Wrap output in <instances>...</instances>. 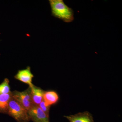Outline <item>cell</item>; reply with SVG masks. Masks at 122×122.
I'll return each instance as SVG.
<instances>
[{
  "instance_id": "7a4b0ae2",
  "label": "cell",
  "mask_w": 122,
  "mask_h": 122,
  "mask_svg": "<svg viewBox=\"0 0 122 122\" xmlns=\"http://www.w3.org/2000/svg\"><path fill=\"white\" fill-rule=\"evenodd\" d=\"M8 114L19 122H28L30 119L28 111L12 97L9 103Z\"/></svg>"
},
{
  "instance_id": "9c48e42d",
  "label": "cell",
  "mask_w": 122,
  "mask_h": 122,
  "mask_svg": "<svg viewBox=\"0 0 122 122\" xmlns=\"http://www.w3.org/2000/svg\"><path fill=\"white\" fill-rule=\"evenodd\" d=\"M58 95L55 92H45L43 96V100L48 106H50L51 105L55 104L58 101Z\"/></svg>"
},
{
  "instance_id": "3957f363",
  "label": "cell",
  "mask_w": 122,
  "mask_h": 122,
  "mask_svg": "<svg viewBox=\"0 0 122 122\" xmlns=\"http://www.w3.org/2000/svg\"><path fill=\"white\" fill-rule=\"evenodd\" d=\"M12 97L28 111L34 106L30 95V88L25 91L12 92Z\"/></svg>"
},
{
  "instance_id": "5b68a950",
  "label": "cell",
  "mask_w": 122,
  "mask_h": 122,
  "mask_svg": "<svg viewBox=\"0 0 122 122\" xmlns=\"http://www.w3.org/2000/svg\"><path fill=\"white\" fill-rule=\"evenodd\" d=\"M34 77L33 74L31 72L30 67L28 66L25 69L18 71L14 78L17 80L28 84L30 87L33 85L32 81Z\"/></svg>"
},
{
  "instance_id": "8fae6325",
  "label": "cell",
  "mask_w": 122,
  "mask_h": 122,
  "mask_svg": "<svg viewBox=\"0 0 122 122\" xmlns=\"http://www.w3.org/2000/svg\"><path fill=\"white\" fill-rule=\"evenodd\" d=\"M41 109L46 115L49 117L50 106H48L46 104L45 102L43 100L38 106Z\"/></svg>"
},
{
  "instance_id": "277c9868",
  "label": "cell",
  "mask_w": 122,
  "mask_h": 122,
  "mask_svg": "<svg viewBox=\"0 0 122 122\" xmlns=\"http://www.w3.org/2000/svg\"><path fill=\"white\" fill-rule=\"evenodd\" d=\"M28 114L34 122H49V117L38 106H34L28 111Z\"/></svg>"
},
{
  "instance_id": "52a82bcc",
  "label": "cell",
  "mask_w": 122,
  "mask_h": 122,
  "mask_svg": "<svg viewBox=\"0 0 122 122\" xmlns=\"http://www.w3.org/2000/svg\"><path fill=\"white\" fill-rule=\"evenodd\" d=\"M30 89L31 99L34 105L38 106L43 100V96L45 92L39 87L33 85L29 87Z\"/></svg>"
},
{
  "instance_id": "8992f818",
  "label": "cell",
  "mask_w": 122,
  "mask_h": 122,
  "mask_svg": "<svg viewBox=\"0 0 122 122\" xmlns=\"http://www.w3.org/2000/svg\"><path fill=\"white\" fill-rule=\"evenodd\" d=\"M64 117L70 122H94L92 115L88 112Z\"/></svg>"
},
{
  "instance_id": "30bf717a",
  "label": "cell",
  "mask_w": 122,
  "mask_h": 122,
  "mask_svg": "<svg viewBox=\"0 0 122 122\" xmlns=\"http://www.w3.org/2000/svg\"><path fill=\"white\" fill-rule=\"evenodd\" d=\"M11 92L9 81L8 78H5L3 82L0 84V95L8 94Z\"/></svg>"
},
{
  "instance_id": "6da1fadb",
  "label": "cell",
  "mask_w": 122,
  "mask_h": 122,
  "mask_svg": "<svg viewBox=\"0 0 122 122\" xmlns=\"http://www.w3.org/2000/svg\"><path fill=\"white\" fill-rule=\"evenodd\" d=\"M49 1L53 16L66 23L74 20L73 10L66 5L63 0H49Z\"/></svg>"
},
{
  "instance_id": "ba28073f",
  "label": "cell",
  "mask_w": 122,
  "mask_h": 122,
  "mask_svg": "<svg viewBox=\"0 0 122 122\" xmlns=\"http://www.w3.org/2000/svg\"><path fill=\"white\" fill-rule=\"evenodd\" d=\"M12 98V92L0 95V113L8 114L9 103Z\"/></svg>"
}]
</instances>
